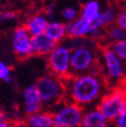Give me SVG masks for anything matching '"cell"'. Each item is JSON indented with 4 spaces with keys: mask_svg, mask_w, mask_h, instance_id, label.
<instances>
[{
    "mask_svg": "<svg viewBox=\"0 0 126 127\" xmlns=\"http://www.w3.org/2000/svg\"><path fill=\"white\" fill-rule=\"evenodd\" d=\"M100 71L109 88L124 85L126 64L114 53L110 45L104 44L100 50Z\"/></svg>",
    "mask_w": 126,
    "mask_h": 127,
    "instance_id": "cell-3",
    "label": "cell"
},
{
    "mask_svg": "<svg viewBox=\"0 0 126 127\" xmlns=\"http://www.w3.org/2000/svg\"><path fill=\"white\" fill-rule=\"evenodd\" d=\"M35 87L46 110H52L59 103L66 99V83L65 80L48 73L35 82Z\"/></svg>",
    "mask_w": 126,
    "mask_h": 127,
    "instance_id": "cell-4",
    "label": "cell"
},
{
    "mask_svg": "<svg viewBox=\"0 0 126 127\" xmlns=\"http://www.w3.org/2000/svg\"><path fill=\"white\" fill-rule=\"evenodd\" d=\"M11 120H0V127H11Z\"/></svg>",
    "mask_w": 126,
    "mask_h": 127,
    "instance_id": "cell-27",
    "label": "cell"
},
{
    "mask_svg": "<svg viewBox=\"0 0 126 127\" xmlns=\"http://www.w3.org/2000/svg\"><path fill=\"white\" fill-rule=\"evenodd\" d=\"M44 109L42 101L35 85H29L24 88L21 95V110L27 117L36 114Z\"/></svg>",
    "mask_w": 126,
    "mask_h": 127,
    "instance_id": "cell-9",
    "label": "cell"
},
{
    "mask_svg": "<svg viewBox=\"0 0 126 127\" xmlns=\"http://www.w3.org/2000/svg\"><path fill=\"white\" fill-rule=\"evenodd\" d=\"M116 24L119 25L120 27H122L124 30H126V6L122 7L121 9L118 10Z\"/></svg>",
    "mask_w": 126,
    "mask_h": 127,
    "instance_id": "cell-23",
    "label": "cell"
},
{
    "mask_svg": "<svg viewBox=\"0 0 126 127\" xmlns=\"http://www.w3.org/2000/svg\"><path fill=\"white\" fill-rule=\"evenodd\" d=\"M71 69L72 76L100 71V50L97 42L91 38L71 39ZM101 72V71H100Z\"/></svg>",
    "mask_w": 126,
    "mask_h": 127,
    "instance_id": "cell-2",
    "label": "cell"
},
{
    "mask_svg": "<svg viewBox=\"0 0 126 127\" xmlns=\"http://www.w3.org/2000/svg\"><path fill=\"white\" fill-rule=\"evenodd\" d=\"M109 121L96 106L85 109L82 121L79 127H108Z\"/></svg>",
    "mask_w": 126,
    "mask_h": 127,
    "instance_id": "cell-12",
    "label": "cell"
},
{
    "mask_svg": "<svg viewBox=\"0 0 126 127\" xmlns=\"http://www.w3.org/2000/svg\"><path fill=\"white\" fill-rule=\"evenodd\" d=\"M117 14H118V10L113 6H107L103 8L101 15H100V20H101L102 26L104 28H107L111 25L116 24Z\"/></svg>",
    "mask_w": 126,
    "mask_h": 127,
    "instance_id": "cell-18",
    "label": "cell"
},
{
    "mask_svg": "<svg viewBox=\"0 0 126 127\" xmlns=\"http://www.w3.org/2000/svg\"><path fill=\"white\" fill-rule=\"evenodd\" d=\"M115 127H126V104L122 111V113L119 115V117L114 122Z\"/></svg>",
    "mask_w": 126,
    "mask_h": 127,
    "instance_id": "cell-24",
    "label": "cell"
},
{
    "mask_svg": "<svg viewBox=\"0 0 126 127\" xmlns=\"http://www.w3.org/2000/svg\"><path fill=\"white\" fill-rule=\"evenodd\" d=\"M66 83V99L84 109L96 106L109 90L100 71L71 76Z\"/></svg>",
    "mask_w": 126,
    "mask_h": 127,
    "instance_id": "cell-1",
    "label": "cell"
},
{
    "mask_svg": "<svg viewBox=\"0 0 126 127\" xmlns=\"http://www.w3.org/2000/svg\"><path fill=\"white\" fill-rule=\"evenodd\" d=\"M0 120H10V117L8 113H6L5 111L0 109Z\"/></svg>",
    "mask_w": 126,
    "mask_h": 127,
    "instance_id": "cell-26",
    "label": "cell"
},
{
    "mask_svg": "<svg viewBox=\"0 0 126 127\" xmlns=\"http://www.w3.org/2000/svg\"><path fill=\"white\" fill-rule=\"evenodd\" d=\"M46 16H48V18L49 17H54V14H55V9H54V5H52V4H50V5H48L45 7V9H44V12H43Z\"/></svg>",
    "mask_w": 126,
    "mask_h": 127,
    "instance_id": "cell-25",
    "label": "cell"
},
{
    "mask_svg": "<svg viewBox=\"0 0 126 127\" xmlns=\"http://www.w3.org/2000/svg\"><path fill=\"white\" fill-rule=\"evenodd\" d=\"M49 18L48 16L42 13H33L28 16L24 22V27L27 29L29 34L35 37L38 35H42L45 33L46 27L49 25Z\"/></svg>",
    "mask_w": 126,
    "mask_h": 127,
    "instance_id": "cell-10",
    "label": "cell"
},
{
    "mask_svg": "<svg viewBox=\"0 0 126 127\" xmlns=\"http://www.w3.org/2000/svg\"><path fill=\"white\" fill-rule=\"evenodd\" d=\"M126 104V85L109 88L96 107L109 122H115Z\"/></svg>",
    "mask_w": 126,
    "mask_h": 127,
    "instance_id": "cell-5",
    "label": "cell"
},
{
    "mask_svg": "<svg viewBox=\"0 0 126 127\" xmlns=\"http://www.w3.org/2000/svg\"><path fill=\"white\" fill-rule=\"evenodd\" d=\"M44 34L58 44L65 42L66 38L68 37L67 23H65L63 20H50Z\"/></svg>",
    "mask_w": 126,
    "mask_h": 127,
    "instance_id": "cell-14",
    "label": "cell"
},
{
    "mask_svg": "<svg viewBox=\"0 0 126 127\" xmlns=\"http://www.w3.org/2000/svg\"><path fill=\"white\" fill-rule=\"evenodd\" d=\"M67 30L68 37L71 39L89 38L93 31L91 22L81 16L70 23H67Z\"/></svg>",
    "mask_w": 126,
    "mask_h": 127,
    "instance_id": "cell-11",
    "label": "cell"
},
{
    "mask_svg": "<svg viewBox=\"0 0 126 127\" xmlns=\"http://www.w3.org/2000/svg\"><path fill=\"white\" fill-rule=\"evenodd\" d=\"M57 44L58 43H56L45 34L32 37V40H31V56L46 58L55 50Z\"/></svg>",
    "mask_w": 126,
    "mask_h": 127,
    "instance_id": "cell-13",
    "label": "cell"
},
{
    "mask_svg": "<svg viewBox=\"0 0 126 127\" xmlns=\"http://www.w3.org/2000/svg\"><path fill=\"white\" fill-rule=\"evenodd\" d=\"M25 124L28 127H53V117L51 111L43 109L36 114L27 116Z\"/></svg>",
    "mask_w": 126,
    "mask_h": 127,
    "instance_id": "cell-16",
    "label": "cell"
},
{
    "mask_svg": "<svg viewBox=\"0 0 126 127\" xmlns=\"http://www.w3.org/2000/svg\"><path fill=\"white\" fill-rule=\"evenodd\" d=\"M71 53L68 41L57 44L55 50L46 57V66L50 73L65 81L68 80L72 76Z\"/></svg>",
    "mask_w": 126,
    "mask_h": 127,
    "instance_id": "cell-7",
    "label": "cell"
},
{
    "mask_svg": "<svg viewBox=\"0 0 126 127\" xmlns=\"http://www.w3.org/2000/svg\"><path fill=\"white\" fill-rule=\"evenodd\" d=\"M126 38V30L117 24L111 25L104 30V42L107 45H112Z\"/></svg>",
    "mask_w": 126,
    "mask_h": 127,
    "instance_id": "cell-17",
    "label": "cell"
},
{
    "mask_svg": "<svg viewBox=\"0 0 126 127\" xmlns=\"http://www.w3.org/2000/svg\"><path fill=\"white\" fill-rule=\"evenodd\" d=\"M110 46L112 47L114 53L126 64V38L121 41H118L116 43H113Z\"/></svg>",
    "mask_w": 126,
    "mask_h": 127,
    "instance_id": "cell-21",
    "label": "cell"
},
{
    "mask_svg": "<svg viewBox=\"0 0 126 127\" xmlns=\"http://www.w3.org/2000/svg\"><path fill=\"white\" fill-rule=\"evenodd\" d=\"M61 16L65 23H70L80 17V8L76 5H67L61 10Z\"/></svg>",
    "mask_w": 126,
    "mask_h": 127,
    "instance_id": "cell-19",
    "label": "cell"
},
{
    "mask_svg": "<svg viewBox=\"0 0 126 127\" xmlns=\"http://www.w3.org/2000/svg\"><path fill=\"white\" fill-rule=\"evenodd\" d=\"M102 5L98 0H88L80 8V16L90 21L91 23L100 18Z\"/></svg>",
    "mask_w": 126,
    "mask_h": 127,
    "instance_id": "cell-15",
    "label": "cell"
},
{
    "mask_svg": "<svg viewBox=\"0 0 126 127\" xmlns=\"http://www.w3.org/2000/svg\"><path fill=\"white\" fill-rule=\"evenodd\" d=\"M0 81H3L6 83L12 82L11 69L3 61H0Z\"/></svg>",
    "mask_w": 126,
    "mask_h": 127,
    "instance_id": "cell-20",
    "label": "cell"
},
{
    "mask_svg": "<svg viewBox=\"0 0 126 127\" xmlns=\"http://www.w3.org/2000/svg\"><path fill=\"white\" fill-rule=\"evenodd\" d=\"M50 111L53 117V127H79L85 109L65 99Z\"/></svg>",
    "mask_w": 126,
    "mask_h": 127,
    "instance_id": "cell-6",
    "label": "cell"
},
{
    "mask_svg": "<svg viewBox=\"0 0 126 127\" xmlns=\"http://www.w3.org/2000/svg\"><path fill=\"white\" fill-rule=\"evenodd\" d=\"M18 19V14L15 11H4L0 14V23H9Z\"/></svg>",
    "mask_w": 126,
    "mask_h": 127,
    "instance_id": "cell-22",
    "label": "cell"
},
{
    "mask_svg": "<svg viewBox=\"0 0 126 127\" xmlns=\"http://www.w3.org/2000/svg\"><path fill=\"white\" fill-rule=\"evenodd\" d=\"M119 1H122V0H119Z\"/></svg>",
    "mask_w": 126,
    "mask_h": 127,
    "instance_id": "cell-29",
    "label": "cell"
},
{
    "mask_svg": "<svg viewBox=\"0 0 126 127\" xmlns=\"http://www.w3.org/2000/svg\"><path fill=\"white\" fill-rule=\"evenodd\" d=\"M11 127H25L22 122H12Z\"/></svg>",
    "mask_w": 126,
    "mask_h": 127,
    "instance_id": "cell-28",
    "label": "cell"
},
{
    "mask_svg": "<svg viewBox=\"0 0 126 127\" xmlns=\"http://www.w3.org/2000/svg\"><path fill=\"white\" fill-rule=\"evenodd\" d=\"M31 40L32 36L29 34L24 25H19L12 33V51L19 59L31 57Z\"/></svg>",
    "mask_w": 126,
    "mask_h": 127,
    "instance_id": "cell-8",
    "label": "cell"
}]
</instances>
